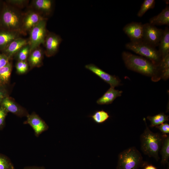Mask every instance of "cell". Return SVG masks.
Returning a JSON list of instances; mask_svg holds the SVG:
<instances>
[{"instance_id":"1","label":"cell","mask_w":169,"mask_h":169,"mask_svg":"<svg viewBox=\"0 0 169 169\" xmlns=\"http://www.w3.org/2000/svg\"><path fill=\"white\" fill-rule=\"evenodd\" d=\"M122 57L126 67L128 69L151 77L153 81L159 79L157 78L159 73L158 65L150 60L126 51L122 53Z\"/></svg>"},{"instance_id":"2","label":"cell","mask_w":169,"mask_h":169,"mask_svg":"<svg viewBox=\"0 0 169 169\" xmlns=\"http://www.w3.org/2000/svg\"><path fill=\"white\" fill-rule=\"evenodd\" d=\"M146 128L140 135L141 149L145 155L153 158L158 161L160 159L159 153L164 139V135L152 132L147 125L146 119L143 118Z\"/></svg>"},{"instance_id":"3","label":"cell","mask_w":169,"mask_h":169,"mask_svg":"<svg viewBox=\"0 0 169 169\" xmlns=\"http://www.w3.org/2000/svg\"><path fill=\"white\" fill-rule=\"evenodd\" d=\"M148 162L143 160L141 154L136 147L132 146L120 152L118 156L116 169H139Z\"/></svg>"},{"instance_id":"4","label":"cell","mask_w":169,"mask_h":169,"mask_svg":"<svg viewBox=\"0 0 169 169\" xmlns=\"http://www.w3.org/2000/svg\"><path fill=\"white\" fill-rule=\"evenodd\" d=\"M23 15L17 8L10 5H7L2 12L0 22L4 29L19 32L22 34L21 28Z\"/></svg>"},{"instance_id":"5","label":"cell","mask_w":169,"mask_h":169,"mask_svg":"<svg viewBox=\"0 0 169 169\" xmlns=\"http://www.w3.org/2000/svg\"><path fill=\"white\" fill-rule=\"evenodd\" d=\"M126 48L139 54L158 65L161 57L156 47L143 41L130 42L125 45Z\"/></svg>"},{"instance_id":"6","label":"cell","mask_w":169,"mask_h":169,"mask_svg":"<svg viewBox=\"0 0 169 169\" xmlns=\"http://www.w3.org/2000/svg\"><path fill=\"white\" fill-rule=\"evenodd\" d=\"M47 19L41 21L29 31L28 44L30 47V53L44 44L48 31L46 29Z\"/></svg>"},{"instance_id":"7","label":"cell","mask_w":169,"mask_h":169,"mask_svg":"<svg viewBox=\"0 0 169 169\" xmlns=\"http://www.w3.org/2000/svg\"><path fill=\"white\" fill-rule=\"evenodd\" d=\"M163 30L149 23L143 24L142 40L144 42L156 47L158 46Z\"/></svg>"},{"instance_id":"8","label":"cell","mask_w":169,"mask_h":169,"mask_svg":"<svg viewBox=\"0 0 169 169\" xmlns=\"http://www.w3.org/2000/svg\"><path fill=\"white\" fill-rule=\"evenodd\" d=\"M47 19L36 11L30 10L23 14L21 32L22 34H26L38 24L41 21Z\"/></svg>"},{"instance_id":"9","label":"cell","mask_w":169,"mask_h":169,"mask_svg":"<svg viewBox=\"0 0 169 169\" xmlns=\"http://www.w3.org/2000/svg\"><path fill=\"white\" fill-rule=\"evenodd\" d=\"M62 41L59 35L48 31L44 44L46 56L49 57L54 55L58 51Z\"/></svg>"},{"instance_id":"10","label":"cell","mask_w":169,"mask_h":169,"mask_svg":"<svg viewBox=\"0 0 169 169\" xmlns=\"http://www.w3.org/2000/svg\"><path fill=\"white\" fill-rule=\"evenodd\" d=\"M27 120L23 122L24 124H28L33 128L35 135L38 137L43 132L47 131L49 126L45 121L38 115L33 112L28 114Z\"/></svg>"},{"instance_id":"11","label":"cell","mask_w":169,"mask_h":169,"mask_svg":"<svg viewBox=\"0 0 169 169\" xmlns=\"http://www.w3.org/2000/svg\"><path fill=\"white\" fill-rule=\"evenodd\" d=\"M85 67L109 84L110 87L115 88L120 85V80L118 77L108 74L93 64H87Z\"/></svg>"},{"instance_id":"12","label":"cell","mask_w":169,"mask_h":169,"mask_svg":"<svg viewBox=\"0 0 169 169\" xmlns=\"http://www.w3.org/2000/svg\"><path fill=\"white\" fill-rule=\"evenodd\" d=\"M143 25L141 22H132L126 25L123 29L131 42L140 41L142 40Z\"/></svg>"},{"instance_id":"13","label":"cell","mask_w":169,"mask_h":169,"mask_svg":"<svg viewBox=\"0 0 169 169\" xmlns=\"http://www.w3.org/2000/svg\"><path fill=\"white\" fill-rule=\"evenodd\" d=\"M0 105L8 112L19 117L27 116L29 114L27 110L17 104L13 99L8 96L2 100Z\"/></svg>"},{"instance_id":"14","label":"cell","mask_w":169,"mask_h":169,"mask_svg":"<svg viewBox=\"0 0 169 169\" xmlns=\"http://www.w3.org/2000/svg\"><path fill=\"white\" fill-rule=\"evenodd\" d=\"M28 44V40L19 37L12 41L1 51L10 60L23 47Z\"/></svg>"},{"instance_id":"15","label":"cell","mask_w":169,"mask_h":169,"mask_svg":"<svg viewBox=\"0 0 169 169\" xmlns=\"http://www.w3.org/2000/svg\"><path fill=\"white\" fill-rule=\"evenodd\" d=\"M44 54V51L40 47L30 53L27 60L30 69L42 65Z\"/></svg>"},{"instance_id":"16","label":"cell","mask_w":169,"mask_h":169,"mask_svg":"<svg viewBox=\"0 0 169 169\" xmlns=\"http://www.w3.org/2000/svg\"><path fill=\"white\" fill-rule=\"evenodd\" d=\"M53 1L51 0H35L32 1V5L35 11L42 14L49 15L52 11Z\"/></svg>"},{"instance_id":"17","label":"cell","mask_w":169,"mask_h":169,"mask_svg":"<svg viewBox=\"0 0 169 169\" xmlns=\"http://www.w3.org/2000/svg\"><path fill=\"white\" fill-rule=\"evenodd\" d=\"M20 32L5 29L0 30V50L3 49L14 39L20 37Z\"/></svg>"},{"instance_id":"18","label":"cell","mask_w":169,"mask_h":169,"mask_svg":"<svg viewBox=\"0 0 169 169\" xmlns=\"http://www.w3.org/2000/svg\"><path fill=\"white\" fill-rule=\"evenodd\" d=\"M122 91L116 90L114 88L110 87L96 101L97 104L100 105H108L111 104L117 97L121 96Z\"/></svg>"},{"instance_id":"19","label":"cell","mask_w":169,"mask_h":169,"mask_svg":"<svg viewBox=\"0 0 169 169\" xmlns=\"http://www.w3.org/2000/svg\"><path fill=\"white\" fill-rule=\"evenodd\" d=\"M150 23L154 25H169V7L166 6L162 11L157 15L151 18Z\"/></svg>"},{"instance_id":"20","label":"cell","mask_w":169,"mask_h":169,"mask_svg":"<svg viewBox=\"0 0 169 169\" xmlns=\"http://www.w3.org/2000/svg\"><path fill=\"white\" fill-rule=\"evenodd\" d=\"M158 46L161 58L169 54V29L167 27L163 30Z\"/></svg>"},{"instance_id":"21","label":"cell","mask_w":169,"mask_h":169,"mask_svg":"<svg viewBox=\"0 0 169 169\" xmlns=\"http://www.w3.org/2000/svg\"><path fill=\"white\" fill-rule=\"evenodd\" d=\"M159 152L161 155V163L164 165L168 163L169 158V135L164 134L162 143Z\"/></svg>"},{"instance_id":"22","label":"cell","mask_w":169,"mask_h":169,"mask_svg":"<svg viewBox=\"0 0 169 169\" xmlns=\"http://www.w3.org/2000/svg\"><path fill=\"white\" fill-rule=\"evenodd\" d=\"M12 64L9 62L0 68V84L6 86L9 82L12 70Z\"/></svg>"},{"instance_id":"23","label":"cell","mask_w":169,"mask_h":169,"mask_svg":"<svg viewBox=\"0 0 169 169\" xmlns=\"http://www.w3.org/2000/svg\"><path fill=\"white\" fill-rule=\"evenodd\" d=\"M159 72L161 73V77L166 79L169 77V54L161 58L158 65Z\"/></svg>"},{"instance_id":"24","label":"cell","mask_w":169,"mask_h":169,"mask_svg":"<svg viewBox=\"0 0 169 169\" xmlns=\"http://www.w3.org/2000/svg\"><path fill=\"white\" fill-rule=\"evenodd\" d=\"M147 119L150 122V126L156 127L167 121L169 120V116L163 112L160 113L153 116H148Z\"/></svg>"},{"instance_id":"25","label":"cell","mask_w":169,"mask_h":169,"mask_svg":"<svg viewBox=\"0 0 169 169\" xmlns=\"http://www.w3.org/2000/svg\"><path fill=\"white\" fill-rule=\"evenodd\" d=\"M90 117L96 123L101 124L107 120L110 116L107 112L101 110L95 111Z\"/></svg>"},{"instance_id":"26","label":"cell","mask_w":169,"mask_h":169,"mask_svg":"<svg viewBox=\"0 0 169 169\" xmlns=\"http://www.w3.org/2000/svg\"><path fill=\"white\" fill-rule=\"evenodd\" d=\"M30 53V47L28 44L23 47L14 56L18 61H27Z\"/></svg>"},{"instance_id":"27","label":"cell","mask_w":169,"mask_h":169,"mask_svg":"<svg viewBox=\"0 0 169 169\" xmlns=\"http://www.w3.org/2000/svg\"><path fill=\"white\" fill-rule=\"evenodd\" d=\"M155 4V1L154 0H145L137 13V16L142 17L147 10L153 8Z\"/></svg>"},{"instance_id":"28","label":"cell","mask_w":169,"mask_h":169,"mask_svg":"<svg viewBox=\"0 0 169 169\" xmlns=\"http://www.w3.org/2000/svg\"><path fill=\"white\" fill-rule=\"evenodd\" d=\"M0 169H16L10 159L0 153Z\"/></svg>"},{"instance_id":"29","label":"cell","mask_w":169,"mask_h":169,"mask_svg":"<svg viewBox=\"0 0 169 169\" xmlns=\"http://www.w3.org/2000/svg\"><path fill=\"white\" fill-rule=\"evenodd\" d=\"M29 65L27 61H18L16 68L17 73L19 74L26 73L28 69Z\"/></svg>"},{"instance_id":"30","label":"cell","mask_w":169,"mask_h":169,"mask_svg":"<svg viewBox=\"0 0 169 169\" xmlns=\"http://www.w3.org/2000/svg\"><path fill=\"white\" fill-rule=\"evenodd\" d=\"M8 112L1 105H0V130L4 128L5 125V119Z\"/></svg>"},{"instance_id":"31","label":"cell","mask_w":169,"mask_h":169,"mask_svg":"<svg viewBox=\"0 0 169 169\" xmlns=\"http://www.w3.org/2000/svg\"><path fill=\"white\" fill-rule=\"evenodd\" d=\"M10 5L16 8H22L27 3L28 1L24 0H11L7 1Z\"/></svg>"},{"instance_id":"32","label":"cell","mask_w":169,"mask_h":169,"mask_svg":"<svg viewBox=\"0 0 169 169\" xmlns=\"http://www.w3.org/2000/svg\"><path fill=\"white\" fill-rule=\"evenodd\" d=\"M155 127L160 131L162 134H169V124L167 123H164Z\"/></svg>"},{"instance_id":"33","label":"cell","mask_w":169,"mask_h":169,"mask_svg":"<svg viewBox=\"0 0 169 169\" xmlns=\"http://www.w3.org/2000/svg\"><path fill=\"white\" fill-rule=\"evenodd\" d=\"M8 96V92L6 86L0 84V105L3 99Z\"/></svg>"},{"instance_id":"34","label":"cell","mask_w":169,"mask_h":169,"mask_svg":"<svg viewBox=\"0 0 169 169\" xmlns=\"http://www.w3.org/2000/svg\"><path fill=\"white\" fill-rule=\"evenodd\" d=\"M9 59L5 54H0V68L5 66L9 62Z\"/></svg>"},{"instance_id":"35","label":"cell","mask_w":169,"mask_h":169,"mask_svg":"<svg viewBox=\"0 0 169 169\" xmlns=\"http://www.w3.org/2000/svg\"><path fill=\"white\" fill-rule=\"evenodd\" d=\"M23 169H46L44 166H25Z\"/></svg>"},{"instance_id":"36","label":"cell","mask_w":169,"mask_h":169,"mask_svg":"<svg viewBox=\"0 0 169 169\" xmlns=\"http://www.w3.org/2000/svg\"><path fill=\"white\" fill-rule=\"evenodd\" d=\"M144 167V169H157L156 167L153 165L148 164L146 165Z\"/></svg>"}]
</instances>
